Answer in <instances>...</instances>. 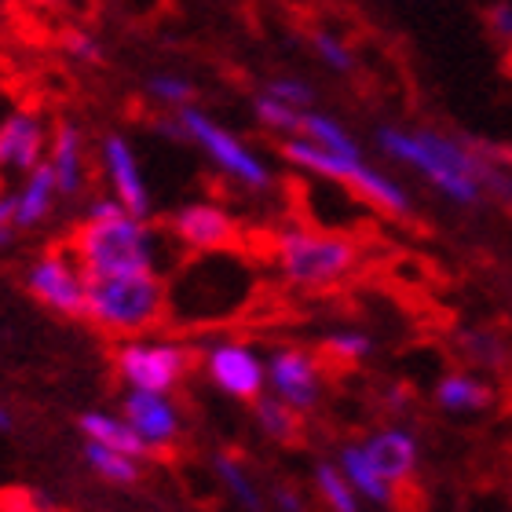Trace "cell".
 <instances>
[{"instance_id": "1", "label": "cell", "mask_w": 512, "mask_h": 512, "mask_svg": "<svg viewBox=\"0 0 512 512\" xmlns=\"http://www.w3.org/2000/svg\"><path fill=\"white\" fill-rule=\"evenodd\" d=\"M377 150L392 161H403L421 180H428L443 198L458 205H476L487 191L494 161L483 158L480 150L461 143L458 136H443L432 128H377Z\"/></svg>"}, {"instance_id": "2", "label": "cell", "mask_w": 512, "mask_h": 512, "mask_svg": "<svg viewBox=\"0 0 512 512\" xmlns=\"http://www.w3.org/2000/svg\"><path fill=\"white\" fill-rule=\"evenodd\" d=\"M256 271L235 246L194 253L180 275L165 282V315L183 322H220L249 304Z\"/></svg>"}, {"instance_id": "3", "label": "cell", "mask_w": 512, "mask_h": 512, "mask_svg": "<svg viewBox=\"0 0 512 512\" xmlns=\"http://www.w3.org/2000/svg\"><path fill=\"white\" fill-rule=\"evenodd\" d=\"M70 253L85 275H121V271H158L161 235L147 224V216H132L121 205L114 213L85 216L70 235Z\"/></svg>"}, {"instance_id": "4", "label": "cell", "mask_w": 512, "mask_h": 512, "mask_svg": "<svg viewBox=\"0 0 512 512\" xmlns=\"http://www.w3.org/2000/svg\"><path fill=\"white\" fill-rule=\"evenodd\" d=\"M85 319L110 337H139L165 322V278L158 271L92 275Z\"/></svg>"}, {"instance_id": "5", "label": "cell", "mask_w": 512, "mask_h": 512, "mask_svg": "<svg viewBox=\"0 0 512 512\" xmlns=\"http://www.w3.org/2000/svg\"><path fill=\"white\" fill-rule=\"evenodd\" d=\"M282 158L289 165H297L300 172H311V176H319V180L333 183V187H344L355 198L377 205L388 216L410 213V194L403 191V183H395L388 172L374 169L363 158V150L359 154H333V150L315 147L304 136H289L282 139Z\"/></svg>"}, {"instance_id": "6", "label": "cell", "mask_w": 512, "mask_h": 512, "mask_svg": "<svg viewBox=\"0 0 512 512\" xmlns=\"http://www.w3.org/2000/svg\"><path fill=\"white\" fill-rule=\"evenodd\" d=\"M359 264V246L352 238L315 231V227H286L275 238V267L289 286L322 289L348 278Z\"/></svg>"}, {"instance_id": "7", "label": "cell", "mask_w": 512, "mask_h": 512, "mask_svg": "<svg viewBox=\"0 0 512 512\" xmlns=\"http://www.w3.org/2000/svg\"><path fill=\"white\" fill-rule=\"evenodd\" d=\"M176 121H180V128H183V143L202 147L205 158L213 161L224 176L242 183L246 191H267V187H271V169L256 158L235 132H227L224 125H216L205 110H198L194 103L191 107H180L176 110Z\"/></svg>"}, {"instance_id": "8", "label": "cell", "mask_w": 512, "mask_h": 512, "mask_svg": "<svg viewBox=\"0 0 512 512\" xmlns=\"http://www.w3.org/2000/svg\"><path fill=\"white\" fill-rule=\"evenodd\" d=\"M118 377L128 388L143 392H172L191 370V352L176 341H154V337H125L114 355Z\"/></svg>"}, {"instance_id": "9", "label": "cell", "mask_w": 512, "mask_h": 512, "mask_svg": "<svg viewBox=\"0 0 512 512\" xmlns=\"http://www.w3.org/2000/svg\"><path fill=\"white\" fill-rule=\"evenodd\" d=\"M26 289L41 300L44 308L59 311V315H85V293L88 275L77 264L70 246H55L41 253L26 271Z\"/></svg>"}, {"instance_id": "10", "label": "cell", "mask_w": 512, "mask_h": 512, "mask_svg": "<svg viewBox=\"0 0 512 512\" xmlns=\"http://www.w3.org/2000/svg\"><path fill=\"white\" fill-rule=\"evenodd\" d=\"M48 121L37 110H11L0 118V176H26L48 154Z\"/></svg>"}, {"instance_id": "11", "label": "cell", "mask_w": 512, "mask_h": 512, "mask_svg": "<svg viewBox=\"0 0 512 512\" xmlns=\"http://www.w3.org/2000/svg\"><path fill=\"white\" fill-rule=\"evenodd\" d=\"M169 235L180 242L187 253H209V249L235 246L238 224L224 205L213 202H191L176 209L169 220Z\"/></svg>"}, {"instance_id": "12", "label": "cell", "mask_w": 512, "mask_h": 512, "mask_svg": "<svg viewBox=\"0 0 512 512\" xmlns=\"http://www.w3.org/2000/svg\"><path fill=\"white\" fill-rule=\"evenodd\" d=\"M205 370H209V377H213V384L220 392L235 395V399L253 403L256 395H264L267 363L253 348H246V344L238 341L216 344L213 352L205 355Z\"/></svg>"}, {"instance_id": "13", "label": "cell", "mask_w": 512, "mask_h": 512, "mask_svg": "<svg viewBox=\"0 0 512 512\" xmlns=\"http://www.w3.org/2000/svg\"><path fill=\"white\" fill-rule=\"evenodd\" d=\"M99 161H103V172H107L110 194L125 205L132 216H150V191L147 180H143V169H139V158L132 143H128L121 132H110L99 143Z\"/></svg>"}, {"instance_id": "14", "label": "cell", "mask_w": 512, "mask_h": 512, "mask_svg": "<svg viewBox=\"0 0 512 512\" xmlns=\"http://www.w3.org/2000/svg\"><path fill=\"white\" fill-rule=\"evenodd\" d=\"M132 425L143 447L161 450L176 443L180 436V410L169 399V392H143V388H128L125 395V414H121Z\"/></svg>"}, {"instance_id": "15", "label": "cell", "mask_w": 512, "mask_h": 512, "mask_svg": "<svg viewBox=\"0 0 512 512\" xmlns=\"http://www.w3.org/2000/svg\"><path fill=\"white\" fill-rule=\"evenodd\" d=\"M267 384L293 410H308L319 399V363L300 348H282L267 359Z\"/></svg>"}, {"instance_id": "16", "label": "cell", "mask_w": 512, "mask_h": 512, "mask_svg": "<svg viewBox=\"0 0 512 512\" xmlns=\"http://www.w3.org/2000/svg\"><path fill=\"white\" fill-rule=\"evenodd\" d=\"M48 169H52L55 183H59V194L63 198H74V194L85 191L88 183V161H85V136L74 121H59L48 136Z\"/></svg>"}, {"instance_id": "17", "label": "cell", "mask_w": 512, "mask_h": 512, "mask_svg": "<svg viewBox=\"0 0 512 512\" xmlns=\"http://www.w3.org/2000/svg\"><path fill=\"white\" fill-rule=\"evenodd\" d=\"M11 198H15V227H19V231L41 227L44 220L55 213V202L63 198L52 169H48V161H41L37 169L26 172L19 183V191H11Z\"/></svg>"}, {"instance_id": "18", "label": "cell", "mask_w": 512, "mask_h": 512, "mask_svg": "<svg viewBox=\"0 0 512 512\" xmlns=\"http://www.w3.org/2000/svg\"><path fill=\"white\" fill-rule=\"evenodd\" d=\"M363 450H366V458L374 461V469L381 472L392 487L414 476L417 443H414V436H410L406 428H384V432L370 436V443H366Z\"/></svg>"}, {"instance_id": "19", "label": "cell", "mask_w": 512, "mask_h": 512, "mask_svg": "<svg viewBox=\"0 0 512 512\" xmlns=\"http://www.w3.org/2000/svg\"><path fill=\"white\" fill-rule=\"evenodd\" d=\"M81 432H85L88 443H103V447L125 450V454H132V458H143V454H147L143 439L132 432V425H128L125 417H114V414L96 410V414L81 417Z\"/></svg>"}, {"instance_id": "20", "label": "cell", "mask_w": 512, "mask_h": 512, "mask_svg": "<svg viewBox=\"0 0 512 512\" xmlns=\"http://www.w3.org/2000/svg\"><path fill=\"white\" fill-rule=\"evenodd\" d=\"M341 472H344V480L355 487V494H359V498H370V502H377V505L392 502V483L384 480L381 472L374 469V461L366 458L363 447L344 450V454H341Z\"/></svg>"}, {"instance_id": "21", "label": "cell", "mask_w": 512, "mask_h": 512, "mask_svg": "<svg viewBox=\"0 0 512 512\" xmlns=\"http://www.w3.org/2000/svg\"><path fill=\"white\" fill-rule=\"evenodd\" d=\"M297 136L311 139L315 147L333 150V154H359V143H355L352 132H348L337 118H330V114H322V110H315V107H308L304 114H300Z\"/></svg>"}, {"instance_id": "22", "label": "cell", "mask_w": 512, "mask_h": 512, "mask_svg": "<svg viewBox=\"0 0 512 512\" xmlns=\"http://www.w3.org/2000/svg\"><path fill=\"white\" fill-rule=\"evenodd\" d=\"M436 399L443 410H454V414H469V410H483L491 403V388L480 384L469 374H450L439 381Z\"/></svg>"}, {"instance_id": "23", "label": "cell", "mask_w": 512, "mask_h": 512, "mask_svg": "<svg viewBox=\"0 0 512 512\" xmlns=\"http://www.w3.org/2000/svg\"><path fill=\"white\" fill-rule=\"evenodd\" d=\"M85 461L107 483H121V487H125V483L139 480V458H132V454H125V450L103 447V443H88Z\"/></svg>"}, {"instance_id": "24", "label": "cell", "mask_w": 512, "mask_h": 512, "mask_svg": "<svg viewBox=\"0 0 512 512\" xmlns=\"http://www.w3.org/2000/svg\"><path fill=\"white\" fill-rule=\"evenodd\" d=\"M256 421L271 439H289L297 432V410L289 403H282L278 395H256Z\"/></svg>"}, {"instance_id": "25", "label": "cell", "mask_w": 512, "mask_h": 512, "mask_svg": "<svg viewBox=\"0 0 512 512\" xmlns=\"http://www.w3.org/2000/svg\"><path fill=\"white\" fill-rule=\"evenodd\" d=\"M315 483H319L322 502L330 505L333 512H359V494H355L352 483L344 480L341 469H333V465H319Z\"/></svg>"}, {"instance_id": "26", "label": "cell", "mask_w": 512, "mask_h": 512, "mask_svg": "<svg viewBox=\"0 0 512 512\" xmlns=\"http://www.w3.org/2000/svg\"><path fill=\"white\" fill-rule=\"evenodd\" d=\"M256 121L267 128V132H278V136H297L300 132V114L304 110H297V107H289V103H282V99H275V96H256Z\"/></svg>"}, {"instance_id": "27", "label": "cell", "mask_w": 512, "mask_h": 512, "mask_svg": "<svg viewBox=\"0 0 512 512\" xmlns=\"http://www.w3.org/2000/svg\"><path fill=\"white\" fill-rule=\"evenodd\" d=\"M147 96L158 103V107L180 110L194 103V85L180 74H154L147 81Z\"/></svg>"}, {"instance_id": "28", "label": "cell", "mask_w": 512, "mask_h": 512, "mask_svg": "<svg viewBox=\"0 0 512 512\" xmlns=\"http://www.w3.org/2000/svg\"><path fill=\"white\" fill-rule=\"evenodd\" d=\"M216 472H220V480H224V487L231 491V498H235L242 509H249V512H260V494H256V487H253V480L246 476V469L238 465L235 458H220L216 461Z\"/></svg>"}, {"instance_id": "29", "label": "cell", "mask_w": 512, "mask_h": 512, "mask_svg": "<svg viewBox=\"0 0 512 512\" xmlns=\"http://www.w3.org/2000/svg\"><path fill=\"white\" fill-rule=\"evenodd\" d=\"M267 96L282 99V103H289V107L297 110H308L315 107V88L308 85V81H300V77H275V81H267L264 85Z\"/></svg>"}, {"instance_id": "30", "label": "cell", "mask_w": 512, "mask_h": 512, "mask_svg": "<svg viewBox=\"0 0 512 512\" xmlns=\"http://www.w3.org/2000/svg\"><path fill=\"white\" fill-rule=\"evenodd\" d=\"M315 55L322 59V66H330L337 74H348L355 66L352 48L344 44V37H333V33H315Z\"/></svg>"}, {"instance_id": "31", "label": "cell", "mask_w": 512, "mask_h": 512, "mask_svg": "<svg viewBox=\"0 0 512 512\" xmlns=\"http://www.w3.org/2000/svg\"><path fill=\"white\" fill-rule=\"evenodd\" d=\"M326 352L333 359H344V363H359V359H366V355L374 352V341L366 333L344 330V333H333L330 341H326Z\"/></svg>"}, {"instance_id": "32", "label": "cell", "mask_w": 512, "mask_h": 512, "mask_svg": "<svg viewBox=\"0 0 512 512\" xmlns=\"http://www.w3.org/2000/svg\"><path fill=\"white\" fill-rule=\"evenodd\" d=\"M63 48H66V55H70L74 63H85V66L103 63V48H99V41L88 30H66L63 33Z\"/></svg>"}, {"instance_id": "33", "label": "cell", "mask_w": 512, "mask_h": 512, "mask_svg": "<svg viewBox=\"0 0 512 512\" xmlns=\"http://www.w3.org/2000/svg\"><path fill=\"white\" fill-rule=\"evenodd\" d=\"M15 198L11 191H0V249H8V242L15 238Z\"/></svg>"}, {"instance_id": "34", "label": "cell", "mask_w": 512, "mask_h": 512, "mask_svg": "<svg viewBox=\"0 0 512 512\" xmlns=\"http://www.w3.org/2000/svg\"><path fill=\"white\" fill-rule=\"evenodd\" d=\"M465 352L476 355L480 363H498V344H494V337H487V333H469L465 337Z\"/></svg>"}, {"instance_id": "35", "label": "cell", "mask_w": 512, "mask_h": 512, "mask_svg": "<svg viewBox=\"0 0 512 512\" xmlns=\"http://www.w3.org/2000/svg\"><path fill=\"white\" fill-rule=\"evenodd\" d=\"M487 22H491V30L498 33L502 41H512V4H498V8H491Z\"/></svg>"}, {"instance_id": "36", "label": "cell", "mask_w": 512, "mask_h": 512, "mask_svg": "<svg viewBox=\"0 0 512 512\" xmlns=\"http://www.w3.org/2000/svg\"><path fill=\"white\" fill-rule=\"evenodd\" d=\"M275 498H278V505H282V509H289V512H300V502H297V498H293V494H289V491H278Z\"/></svg>"}, {"instance_id": "37", "label": "cell", "mask_w": 512, "mask_h": 512, "mask_svg": "<svg viewBox=\"0 0 512 512\" xmlns=\"http://www.w3.org/2000/svg\"><path fill=\"white\" fill-rule=\"evenodd\" d=\"M15 425V417H11V410L4 403H0V432H8V428Z\"/></svg>"}, {"instance_id": "38", "label": "cell", "mask_w": 512, "mask_h": 512, "mask_svg": "<svg viewBox=\"0 0 512 512\" xmlns=\"http://www.w3.org/2000/svg\"><path fill=\"white\" fill-rule=\"evenodd\" d=\"M22 4H30V8H59L66 0H22Z\"/></svg>"}, {"instance_id": "39", "label": "cell", "mask_w": 512, "mask_h": 512, "mask_svg": "<svg viewBox=\"0 0 512 512\" xmlns=\"http://www.w3.org/2000/svg\"><path fill=\"white\" fill-rule=\"evenodd\" d=\"M4 4H11V0H0V8H4Z\"/></svg>"}]
</instances>
